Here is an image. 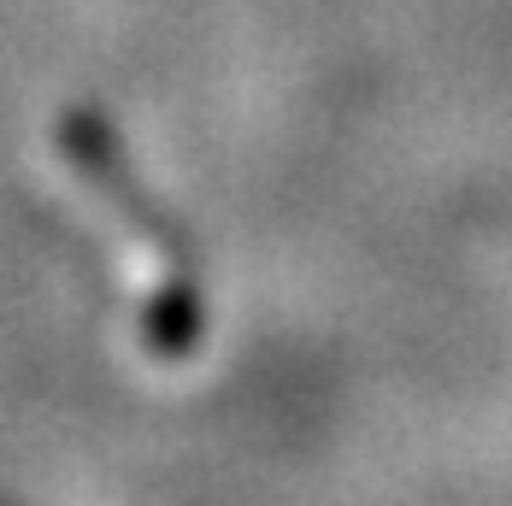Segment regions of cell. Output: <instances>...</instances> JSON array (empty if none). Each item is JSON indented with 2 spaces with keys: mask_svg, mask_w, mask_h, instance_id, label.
Here are the masks:
<instances>
[{
  "mask_svg": "<svg viewBox=\"0 0 512 506\" xmlns=\"http://www.w3.org/2000/svg\"><path fill=\"white\" fill-rule=\"evenodd\" d=\"M59 148H65V159H71V165L101 189L106 201L124 212V224H130V230H136L159 259H171V265L183 271V242H177V230H171V224H165V212L148 201V189L136 183V171H130L124 148L112 142V130H106L95 112H65V124H59Z\"/></svg>",
  "mask_w": 512,
  "mask_h": 506,
  "instance_id": "6da1fadb",
  "label": "cell"
}]
</instances>
